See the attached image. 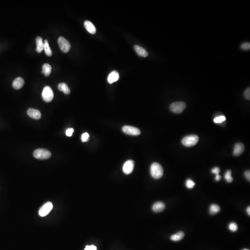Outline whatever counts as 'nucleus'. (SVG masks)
<instances>
[{
	"instance_id": "1",
	"label": "nucleus",
	"mask_w": 250,
	"mask_h": 250,
	"mask_svg": "<svg viewBox=\"0 0 250 250\" xmlns=\"http://www.w3.org/2000/svg\"><path fill=\"white\" fill-rule=\"evenodd\" d=\"M151 174L154 178L158 179L163 176V170L162 166L157 163H153L150 168Z\"/></svg>"
},
{
	"instance_id": "2",
	"label": "nucleus",
	"mask_w": 250,
	"mask_h": 250,
	"mask_svg": "<svg viewBox=\"0 0 250 250\" xmlns=\"http://www.w3.org/2000/svg\"><path fill=\"white\" fill-rule=\"evenodd\" d=\"M51 155L52 154L49 151L42 148L36 149L33 153L34 157L39 159L44 160L49 159Z\"/></svg>"
},
{
	"instance_id": "3",
	"label": "nucleus",
	"mask_w": 250,
	"mask_h": 250,
	"mask_svg": "<svg viewBox=\"0 0 250 250\" xmlns=\"http://www.w3.org/2000/svg\"><path fill=\"white\" fill-rule=\"evenodd\" d=\"M199 137L196 135H188L183 138L182 140V144L187 147H191L194 146L198 142Z\"/></svg>"
},
{
	"instance_id": "4",
	"label": "nucleus",
	"mask_w": 250,
	"mask_h": 250,
	"mask_svg": "<svg viewBox=\"0 0 250 250\" xmlns=\"http://www.w3.org/2000/svg\"><path fill=\"white\" fill-rule=\"evenodd\" d=\"M186 108V104L183 101H178L172 103L170 105V110L173 113L176 114H180Z\"/></svg>"
},
{
	"instance_id": "5",
	"label": "nucleus",
	"mask_w": 250,
	"mask_h": 250,
	"mask_svg": "<svg viewBox=\"0 0 250 250\" xmlns=\"http://www.w3.org/2000/svg\"><path fill=\"white\" fill-rule=\"evenodd\" d=\"M58 44L60 50L65 53H67L71 49V45L66 39L60 37L58 39Z\"/></svg>"
},
{
	"instance_id": "6",
	"label": "nucleus",
	"mask_w": 250,
	"mask_h": 250,
	"mask_svg": "<svg viewBox=\"0 0 250 250\" xmlns=\"http://www.w3.org/2000/svg\"><path fill=\"white\" fill-rule=\"evenodd\" d=\"M42 96L43 100L46 102H49L52 101L54 97V94L51 87L46 86L44 88Z\"/></svg>"
},
{
	"instance_id": "7",
	"label": "nucleus",
	"mask_w": 250,
	"mask_h": 250,
	"mask_svg": "<svg viewBox=\"0 0 250 250\" xmlns=\"http://www.w3.org/2000/svg\"><path fill=\"white\" fill-rule=\"evenodd\" d=\"M53 208V205L50 202H46L39 210V214L41 217L46 216Z\"/></svg>"
},
{
	"instance_id": "8",
	"label": "nucleus",
	"mask_w": 250,
	"mask_h": 250,
	"mask_svg": "<svg viewBox=\"0 0 250 250\" xmlns=\"http://www.w3.org/2000/svg\"><path fill=\"white\" fill-rule=\"evenodd\" d=\"M122 131L126 134L134 136H138L141 134V131L138 128L131 126H124L122 127Z\"/></svg>"
},
{
	"instance_id": "9",
	"label": "nucleus",
	"mask_w": 250,
	"mask_h": 250,
	"mask_svg": "<svg viewBox=\"0 0 250 250\" xmlns=\"http://www.w3.org/2000/svg\"><path fill=\"white\" fill-rule=\"evenodd\" d=\"M134 167V162L131 160L126 161L123 166V171L125 174L128 175L133 172Z\"/></svg>"
},
{
	"instance_id": "10",
	"label": "nucleus",
	"mask_w": 250,
	"mask_h": 250,
	"mask_svg": "<svg viewBox=\"0 0 250 250\" xmlns=\"http://www.w3.org/2000/svg\"><path fill=\"white\" fill-rule=\"evenodd\" d=\"M27 114L31 118L35 120H39L41 117V114L38 110L33 108H30L27 110Z\"/></svg>"
},
{
	"instance_id": "11",
	"label": "nucleus",
	"mask_w": 250,
	"mask_h": 250,
	"mask_svg": "<svg viewBox=\"0 0 250 250\" xmlns=\"http://www.w3.org/2000/svg\"><path fill=\"white\" fill-rule=\"evenodd\" d=\"M245 151V146L241 143L236 144L234 148V154L236 156H240L244 153Z\"/></svg>"
},
{
	"instance_id": "12",
	"label": "nucleus",
	"mask_w": 250,
	"mask_h": 250,
	"mask_svg": "<svg viewBox=\"0 0 250 250\" xmlns=\"http://www.w3.org/2000/svg\"><path fill=\"white\" fill-rule=\"evenodd\" d=\"M25 83V81L23 79L20 77H18L15 78L14 81H13V87L14 88L16 89H19L22 88Z\"/></svg>"
},
{
	"instance_id": "13",
	"label": "nucleus",
	"mask_w": 250,
	"mask_h": 250,
	"mask_svg": "<svg viewBox=\"0 0 250 250\" xmlns=\"http://www.w3.org/2000/svg\"><path fill=\"white\" fill-rule=\"evenodd\" d=\"M166 208V205L162 202H155L153 206V210L155 212L159 213L163 211Z\"/></svg>"
},
{
	"instance_id": "14",
	"label": "nucleus",
	"mask_w": 250,
	"mask_h": 250,
	"mask_svg": "<svg viewBox=\"0 0 250 250\" xmlns=\"http://www.w3.org/2000/svg\"><path fill=\"white\" fill-rule=\"evenodd\" d=\"M119 73L116 71H113V72H111L108 75V83L112 84L113 82L117 81L118 80H119Z\"/></svg>"
},
{
	"instance_id": "15",
	"label": "nucleus",
	"mask_w": 250,
	"mask_h": 250,
	"mask_svg": "<svg viewBox=\"0 0 250 250\" xmlns=\"http://www.w3.org/2000/svg\"><path fill=\"white\" fill-rule=\"evenodd\" d=\"M84 25L86 30L89 33L92 34H95L96 33V28L95 26L93 25V24L91 22V21L86 20L84 23Z\"/></svg>"
},
{
	"instance_id": "16",
	"label": "nucleus",
	"mask_w": 250,
	"mask_h": 250,
	"mask_svg": "<svg viewBox=\"0 0 250 250\" xmlns=\"http://www.w3.org/2000/svg\"><path fill=\"white\" fill-rule=\"evenodd\" d=\"M134 48L135 51L140 56L144 57V58H146V57L148 56V52L146 51V50L144 49V48L140 46H138V45H135Z\"/></svg>"
},
{
	"instance_id": "17",
	"label": "nucleus",
	"mask_w": 250,
	"mask_h": 250,
	"mask_svg": "<svg viewBox=\"0 0 250 250\" xmlns=\"http://www.w3.org/2000/svg\"><path fill=\"white\" fill-rule=\"evenodd\" d=\"M36 42L37 45V52L40 53L44 49V43L43 42L42 38L40 37H37Z\"/></svg>"
},
{
	"instance_id": "18",
	"label": "nucleus",
	"mask_w": 250,
	"mask_h": 250,
	"mask_svg": "<svg viewBox=\"0 0 250 250\" xmlns=\"http://www.w3.org/2000/svg\"><path fill=\"white\" fill-rule=\"evenodd\" d=\"M185 233L183 232H179L176 234H173L170 237V240L173 241H178L181 240L185 237Z\"/></svg>"
},
{
	"instance_id": "19",
	"label": "nucleus",
	"mask_w": 250,
	"mask_h": 250,
	"mask_svg": "<svg viewBox=\"0 0 250 250\" xmlns=\"http://www.w3.org/2000/svg\"><path fill=\"white\" fill-rule=\"evenodd\" d=\"M58 89L59 91L63 92L66 95H69L71 93L70 89L66 83H59L58 85Z\"/></svg>"
},
{
	"instance_id": "20",
	"label": "nucleus",
	"mask_w": 250,
	"mask_h": 250,
	"mask_svg": "<svg viewBox=\"0 0 250 250\" xmlns=\"http://www.w3.org/2000/svg\"><path fill=\"white\" fill-rule=\"evenodd\" d=\"M51 71H52V67L48 63H45L42 66V73L44 74L45 76H49L51 74Z\"/></svg>"
},
{
	"instance_id": "21",
	"label": "nucleus",
	"mask_w": 250,
	"mask_h": 250,
	"mask_svg": "<svg viewBox=\"0 0 250 250\" xmlns=\"http://www.w3.org/2000/svg\"><path fill=\"white\" fill-rule=\"evenodd\" d=\"M221 210L220 206L215 204H213L210 206L209 212L211 215H215L219 212Z\"/></svg>"
},
{
	"instance_id": "22",
	"label": "nucleus",
	"mask_w": 250,
	"mask_h": 250,
	"mask_svg": "<svg viewBox=\"0 0 250 250\" xmlns=\"http://www.w3.org/2000/svg\"><path fill=\"white\" fill-rule=\"evenodd\" d=\"M44 50L46 55L50 57L52 55V52L50 47L49 45L47 40H45L44 42Z\"/></svg>"
},
{
	"instance_id": "23",
	"label": "nucleus",
	"mask_w": 250,
	"mask_h": 250,
	"mask_svg": "<svg viewBox=\"0 0 250 250\" xmlns=\"http://www.w3.org/2000/svg\"><path fill=\"white\" fill-rule=\"evenodd\" d=\"M231 174V171L228 170L225 174V179L228 183H232L233 181V178Z\"/></svg>"
},
{
	"instance_id": "24",
	"label": "nucleus",
	"mask_w": 250,
	"mask_h": 250,
	"mask_svg": "<svg viewBox=\"0 0 250 250\" xmlns=\"http://www.w3.org/2000/svg\"><path fill=\"white\" fill-rule=\"evenodd\" d=\"M228 228H229V229L230 231H231L232 232H235L237 231L238 229L237 224L234 222H231V223H230L229 224Z\"/></svg>"
},
{
	"instance_id": "25",
	"label": "nucleus",
	"mask_w": 250,
	"mask_h": 250,
	"mask_svg": "<svg viewBox=\"0 0 250 250\" xmlns=\"http://www.w3.org/2000/svg\"><path fill=\"white\" fill-rule=\"evenodd\" d=\"M195 185V183L194 181H193L192 180L189 179L187 180L186 182V186L188 189H191L194 188Z\"/></svg>"
},
{
	"instance_id": "26",
	"label": "nucleus",
	"mask_w": 250,
	"mask_h": 250,
	"mask_svg": "<svg viewBox=\"0 0 250 250\" xmlns=\"http://www.w3.org/2000/svg\"><path fill=\"white\" fill-rule=\"evenodd\" d=\"M226 120L224 116H220L215 118L214 119V122L216 123H221V122L224 121Z\"/></svg>"
},
{
	"instance_id": "27",
	"label": "nucleus",
	"mask_w": 250,
	"mask_h": 250,
	"mask_svg": "<svg viewBox=\"0 0 250 250\" xmlns=\"http://www.w3.org/2000/svg\"><path fill=\"white\" fill-rule=\"evenodd\" d=\"M89 135L88 133H85L82 135L81 137V139L82 140V142H87L89 141Z\"/></svg>"
},
{
	"instance_id": "28",
	"label": "nucleus",
	"mask_w": 250,
	"mask_h": 250,
	"mask_svg": "<svg viewBox=\"0 0 250 250\" xmlns=\"http://www.w3.org/2000/svg\"><path fill=\"white\" fill-rule=\"evenodd\" d=\"M241 48L244 50H249L250 49V43L249 42L243 43L242 45H241Z\"/></svg>"
},
{
	"instance_id": "29",
	"label": "nucleus",
	"mask_w": 250,
	"mask_h": 250,
	"mask_svg": "<svg viewBox=\"0 0 250 250\" xmlns=\"http://www.w3.org/2000/svg\"><path fill=\"white\" fill-rule=\"evenodd\" d=\"M244 97L247 100H250V88H248L245 90L244 92Z\"/></svg>"
},
{
	"instance_id": "30",
	"label": "nucleus",
	"mask_w": 250,
	"mask_h": 250,
	"mask_svg": "<svg viewBox=\"0 0 250 250\" xmlns=\"http://www.w3.org/2000/svg\"><path fill=\"white\" fill-rule=\"evenodd\" d=\"M74 129L73 128H68L66 131V135L67 136L71 137L73 134Z\"/></svg>"
},
{
	"instance_id": "31",
	"label": "nucleus",
	"mask_w": 250,
	"mask_h": 250,
	"mask_svg": "<svg viewBox=\"0 0 250 250\" xmlns=\"http://www.w3.org/2000/svg\"><path fill=\"white\" fill-rule=\"evenodd\" d=\"M220 168H219V167H215V168H213V169L212 170V172L213 173H214V174H215L216 175H219V173H220Z\"/></svg>"
},
{
	"instance_id": "32",
	"label": "nucleus",
	"mask_w": 250,
	"mask_h": 250,
	"mask_svg": "<svg viewBox=\"0 0 250 250\" xmlns=\"http://www.w3.org/2000/svg\"><path fill=\"white\" fill-rule=\"evenodd\" d=\"M84 250H97V248L94 245H87Z\"/></svg>"
},
{
	"instance_id": "33",
	"label": "nucleus",
	"mask_w": 250,
	"mask_h": 250,
	"mask_svg": "<svg viewBox=\"0 0 250 250\" xmlns=\"http://www.w3.org/2000/svg\"><path fill=\"white\" fill-rule=\"evenodd\" d=\"M245 178L247 179V180L248 181H250V170H247L246 172H245Z\"/></svg>"
},
{
	"instance_id": "34",
	"label": "nucleus",
	"mask_w": 250,
	"mask_h": 250,
	"mask_svg": "<svg viewBox=\"0 0 250 250\" xmlns=\"http://www.w3.org/2000/svg\"><path fill=\"white\" fill-rule=\"evenodd\" d=\"M221 179V176L219 175H216V177H215V180H216V181H220V179Z\"/></svg>"
},
{
	"instance_id": "35",
	"label": "nucleus",
	"mask_w": 250,
	"mask_h": 250,
	"mask_svg": "<svg viewBox=\"0 0 250 250\" xmlns=\"http://www.w3.org/2000/svg\"><path fill=\"white\" fill-rule=\"evenodd\" d=\"M247 213L248 215H250V207H249H249H248V208H247Z\"/></svg>"
},
{
	"instance_id": "36",
	"label": "nucleus",
	"mask_w": 250,
	"mask_h": 250,
	"mask_svg": "<svg viewBox=\"0 0 250 250\" xmlns=\"http://www.w3.org/2000/svg\"><path fill=\"white\" fill-rule=\"evenodd\" d=\"M249 250V249H244V250Z\"/></svg>"
}]
</instances>
